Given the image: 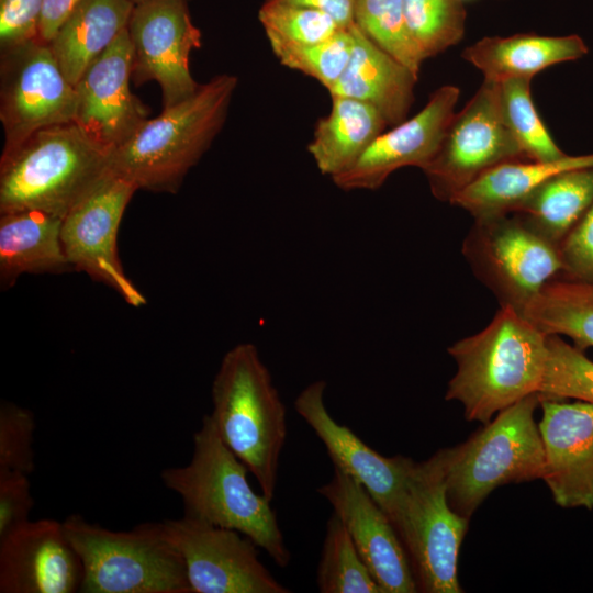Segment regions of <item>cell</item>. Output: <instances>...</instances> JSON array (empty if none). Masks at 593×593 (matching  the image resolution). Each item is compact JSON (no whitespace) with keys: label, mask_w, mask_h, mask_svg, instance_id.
Returning a JSON list of instances; mask_svg holds the SVG:
<instances>
[{"label":"cell","mask_w":593,"mask_h":593,"mask_svg":"<svg viewBox=\"0 0 593 593\" xmlns=\"http://www.w3.org/2000/svg\"><path fill=\"white\" fill-rule=\"evenodd\" d=\"M539 393L529 394L484 424L465 443L440 449L447 499L470 519L497 486L541 479L544 447L534 419Z\"/></svg>","instance_id":"6"},{"label":"cell","mask_w":593,"mask_h":593,"mask_svg":"<svg viewBox=\"0 0 593 593\" xmlns=\"http://www.w3.org/2000/svg\"><path fill=\"white\" fill-rule=\"evenodd\" d=\"M82 563V593H192L184 562L160 523L114 532L79 514L63 522Z\"/></svg>","instance_id":"7"},{"label":"cell","mask_w":593,"mask_h":593,"mask_svg":"<svg viewBox=\"0 0 593 593\" xmlns=\"http://www.w3.org/2000/svg\"><path fill=\"white\" fill-rule=\"evenodd\" d=\"M76 90L40 38L2 51L0 121L8 152L36 131L74 122Z\"/></svg>","instance_id":"11"},{"label":"cell","mask_w":593,"mask_h":593,"mask_svg":"<svg viewBox=\"0 0 593 593\" xmlns=\"http://www.w3.org/2000/svg\"><path fill=\"white\" fill-rule=\"evenodd\" d=\"M81 0H44L38 37L49 43L60 25Z\"/></svg>","instance_id":"40"},{"label":"cell","mask_w":593,"mask_h":593,"mask_svg":"<svg viewBox=\"0 0 593 593\" xmlns=\"http://www.w3.org/2000/svg\"><path fill=\"white\" fill-rule=\"evenodd\" d=\"M461 253L500 306L519 312L544 284L562 272L559 247L514 213L474 219Z\"/></svg>","instance_id":"8"},{"label":"cell","mask_w":593,"mask_h":593,"mask_svg":"<svg viewBox=\"0 0 593 593\" xmlns=\"http://www.w3.org/2000/svg\"><path fill=\"white\" fill-rule=\"evenodd\" d=\"M35 417L32 411L16 403H0V469L31 474L35 468L33 449Z\"/></svg>","instance_id":"36"},{"label":"cell","mask_w":593,"mask_h":593,"mask_svg":"<svg viewBox=\"0 0 593 593\" xmlns=\"http://www.w3.org/2000/svg\"><path fill=\"white\" fill-rule=\"evenodd\" d=\"M63 217L22 210L0 214V281L8 289L23 273L72 269L61 242Z\"/></svg>","instance_id":"23"},{"label":"cell","mask_w":593,"mask_h":593,"mask_svg":"<svg viewBox=\"0 0 593 593\" xmlns=\"http://www.w3.org/2000/svg\"><path fill=\"white\" fill-rule=\"evenodd\" d=\"M138 189L109 170L63 217L61 242L72 269L100 281L132 306L146 304L127 278L118 253L124 211Z\"/></svg>","instance_id":"12"},{"label":"cell","mask_w":593,"mask_h":593,"mask_svg":"<svg viewBox=\"0 0 593 593\" xmlns=\"http://www.w3.org/2000/svg\"><path fill=\"white\" fill-rule=\"evenodd\" d=\"M44 0H0V52L40 38Z\"/></svg>","instance_id":"37"},{"label":"cell","mask_w":593,"mask_h":593,"mask_svg":"<svg viewBox=\"0 0 593 593\" xmlns=\"http://www.w3.org/2000/svg\"><path fill=\"white\" fill-rule=\"evenodd\" d=\"M351 25L312 44L282 41H269V44L280 64L316 79L329 90L349 63L354 47Z\"/></svg>","instance_id":"32"},{"label":"cell","mask_w":593,"mask_h":593,"mask_svg":"<svg viewBox=\"0 0 593 593\" xmlns=\"http://www.w3.org/2000/svg\"><path fill=\"white\" fill-rule=\"evenodd\" d=\"M561 277L593 280V204L559 246Z\"/></svg>","instance_id":"39"},{"label":"cell","mask_w":593,"mask_h":593,"mask_svg":"<svg viewBox=\"0 0 593 593\" xmlns=\"http://www.w3.org/2000/svg\"><path fill=\"white\" fill-rule=\"evenodd\" d=\"M409 29L424 58L458 44L466 27L461 0H402Z\"/></svg>","instance_id":"33"},{"label":"cell","mask_w":593,"mask_h":593,"mask_svg":"<svg viewBox=\"0 0 593 593\" xmlns=\"http://www.w3.org/2000/svg\"><path fill=\"white\" fill-rule=\"evenodd\" d=\"M354 21L379 48L418 77L424 58L406 23L402 0H356Z\"/></svg>","instance_id":"30"},{"label":"cell","mask_w":593,"mask_h":593,"mask_svg":"<svg viewBox=\"0 0 593 593\" xmlns=\"http://www.w3.org/2000/svg\"><path fill=\"white\" fill-rule=\"evenodd\" d=\"M180 553L192 593H289L240 533L184 515L161 522Z\"/></svg>","instance_id":"13"},{"label":"cell","mask_w":593,"mask_h":593,"mask_svg":"<svg viewBox=\"0 0 593 593\" xmlns=\"http://www.w3.org/2000/svg\"><path fill=\"white\" fill-rule=\"evenodd\" d=\"M33 506L29 474L0 469V539L27 522Z\"/></svg>","instance_id":"38"},{"label":"cell","mask_w":593,"mask_h":593,"mask_svg":"<svg viewBox=\"0 0 593 593\" xmlns=\"http://www.w3.org/2000/svg\"><path fill=\"white\" fill-rule=\"evenodd\" d=\"M541 399H575L593 404V361L558 335L547 336Z\"/></svg>","instance_id":"34"},{"label":"cell","mask_w":593,"mask_h":593,"mask_svg":"<svg viewBox=\"0 0 593 593\" xmlns=\"http://www.w3.org/2000/svg\"><path fill=\"white\" fill-rule=\"evenodd\" d=\"M130 1H132L134 4H138V3L147 1V0H130Z\"/></svg>","instance_id":"42"},{"label":"cell","mask_w":593,"mask_h":593,"mask_svg":"<svg viewBox=\"0 0 593 593\" xmlns=\"http://www.w3.org/2000/svg\"><path fill=\"white\" fill-rule=\"evenodd\" d=\"M354 47L349 63L331 97H347L374 107L388 125L406 120L418 79L409 68L379 48L356 25H351Z\"/></svg>","instance_id":"21"},{"label":"cell","mask_w":593,"mask_h":593,"mask_svg":"<svg viewBox=\"0 0 593 593\" xmlns=\"http://www.w3.org/2000/svg\"><path fill=\"white\" fill-rule=\"evenodd\" d=\"M82 563L63 522L27 521L0 539L1 593H74Z\"/></svg>","instance_id":"20"},{"label":"cell","mask_w":593,"mask_h":593,"mask_svg":"<svg viewBox=\"0 0 593 593\" xmlns=\"http://www.w3.org/2000/svg\"><path fill=\"white\" fill-rule=\"evenodd\" d=\"M584 166H593V154L566 155L550 161H507L479 177L460 191L450 204L467 211L473 219L510 213L550 177Z\"/></svg>","instance_id":"25"},{"label":"cell","mask_w":593,"mask_h":593,"mask_svg":"<svg viewBox=\"0 0 593 593\" xmlns=\"http://www.w3.org/2000/svg\"><path fill=\"white\" fill-rule=\"evenodd\" d=\"M136 85L156 81L163 109L191 97L200 87L190 71V54L201 47L187 0H147L135 4L127 25Z\"/></svg>","instance_id":"14"},{"label":"cell","mask_w":593,"mask_h":593,"mask_svg":"<svg viewBox=\"0 0 593 593\" xmlns=\"http://www.w3.org/2000/svg\"><path fill=\"white\" fill-rule=\"evenodd\" d=\"M541 479L564 508L593 510V404L541 399Z\"/></svg>","instance_id":"19"},{"label":"cell","mask_w":593,"mask_h":593,"mask_svg":"<svg viewBox=\"0 0 593 593\" xmlns=\"http://www.w3.org/2000/svg\"><path fill=\"white\" fill-rule=\"evenodd\" d=\"M134 7L130 0H81L70 12L48 45L72 86L127 29Z\"/></svg>","instance_id":"24"},{"label":"cell","mask_w":593,"mask_h":593,"mask_svg":"<svg viewBox=\"0 0 593 593\" xmlns=\"http://www.w3.org/2000/svg\"><path fill=\"white\" fill-rule=\"evenodd\" d=\"M387 126L371 104L332 97L331 112L317 121L307 150L318 170L333 178L349 169Z\"/></svg>","instance_id":"26"},{"label":"cell","mask_w":593,"mask_h":593,"mask_svg":"<svg viewBox=\"0 0 593 593\" xmlns=\"http://www.w3.org/2000/svg\"><path fill=\"white\" fill-rule=\"evenodd\" d=\"M468 523V518L449 505L440 451L426 461L415 462L396 532L409 555L418 590L462 592L458 556Z\"/></svg>","instance_id":"9"},{"label":"cell","mask_w":593,"mask_h":593,"mask_svg":"<svg viewBox=\"0 0 593 593\" xmlns=\"http://www.w3.org/2000/svg\"><path fill=\"white\" fill-rule=\"evenodd\" d=\"M316 581L321 593H383L335 513L326 524Z\"/></svg>","instance_id":"29"},{"label":"cell","mask_w":593,"mask_h":593,"mask_svg":"<svg viewBox=\"0 0 593 593\" xmlns=\"http://www.w3.org/2000/svg\"><path fill=\"white\" fill-rule=\"evenodd\" d=\"M133 58L132 41L125 29L74 86V123L110 153L127 142L150 112L130 88Z\"/></svg>","instance_id":"16"},{"label":"cell","mask_w":593,"mask_h":593,"mask_svg":"<svg viewBox=\"0 0 593 593\" xmlns=\"http://www.w3.org/2000/svg\"><path fill=\"white\" fill-rule=\"evenodd\" d=\"M521 159L529 158L504 121L500 83L484 79L462 110L455 113L438 152L422 170L432 194L450 203L490 169Z\"/></svg>","instance_id":"10"},{"label":"cell","mask_w":593,"mask_h":593,"mask_svg":"<svg viewBox=\"0 0 593 593\" xmlns=\"http://www.w3.org/2000/svg\"><path fill=\"white\" fill-rule=\"evenodd\" d=\"M110 152L76 123L41 128L0 159V214L40 210L64 217L109 170Z\"/></svg>","instance_id":"5"},{"label":"cell","mask_w":593,"mask_h":593,"mask_svg":"<svg viewBox=\"0 0 593 593\" xmlns=\"http://www.w3.org/2000/svg\"><path fill=\"white\" fill-rule=\"evenodd\" d=\"M547 336L512 306H500L479 333L448 347L457 365L445 399L463 407L467 421L488 424L499 412L538 393Z\"/></svg>","instance_id":"1"},{"label":"cell","mask_w":593,"mask_h":593,"mask_svg":"<svg viewBox=\"0 0 593 593\" xmlns=\"http://www.w3.org/2000/svg\"><path fill=\"white\" fill-rule=\"evenodd\" d=\"M317 492L344 523L383 593L418 591L409 555L395 527L356 479L334 467L333 478Z\"/></svg>","instance_id":"18"},{"label":"cell","mask_w":593,"mask_h":593,"mask_svg":"<svg viewBox=\"0 0 593 593\" xmlns=\"http://www.w3.org/2000/svg\"><path fill=\"white\" fill-rule=\"evenodd\" d=\"M460 90L445 85L411 119L380 134L346 171L332 178L342 190H376L403 167L424 169L438 152L455 115Z\"/></svg>","instance_id":"17"},{"label":"cell","mask_w":593,"mask_h":593,"mask_svg":"<svg viewBox=\"0 0 593 593\" xmlns=\"http://www.w3.org/2000/svg\"><path fill=\"white\" fill-rule=\"evenodd\" d=\"M258 16L268 41L312 44L331 37L342 27L318 9L268 0Z\"/></svg>","instance_id":"35"},{"label":"cell","mask_w":593,"mask_h":593,"mask_svg":"<svg viewBox=\"0 0 593 593\" xmlns=\"http://www.w3.org/2000/svg\"><path fill=\"white\" fill-rule=\"evenodd\" d=\"M318 9L328 13L342 26L351 25L355 15L356 0H268Z\"/></svg>","instance_id":"41"},{"label":"cell","mask_w":593,"mask_h":593,"mask_svg":"<svg viewBox=\"0 0 593 593\" xmlns=\"http://www.w3.org/2000/svg\"><path fill=\"white\" fill-rule=\"evenodd\" d=\"M521 313L546 335L567 336L580 350L593 347V280L556 277Z\"/></svg>","instance_id":"28"},{"label":"cell","mask_w":593,"mask_h":593,"mask_svg":"<svg viewBox=\"0 0 593 593\" xmlns=\"http://www.w3.org/2000/svg\"><path fill=\"white\" fill-rule=\"evenodd\" d=\"M248 472L223 443L211 416L204 415L193 435L190 462L164 469L160 478L167 489L181 497L184 515L240 533L284 568L291 553L277 515L271 501L251 489Z\"/></svg>","instance_id":"2"},{"label":"cell","mask_w":593,"mask_h":593,"mask_svg":"<svg viewBox=\"0 0 593 593\" xmlns=\"http://www.w3.org/2000/svg\"><path fill=\"white\" fill-rule=\"evenodd\" d=\"M592 204L593 166H584L550 177L510 213L559 247Z\"/></svg>","instance_id":"27"},{"label":"cell","mask_w":593,"mask_h":593,"mask_svg":"<svg viewBox=\"0 0 593 593\" xmlns=\"http://www.w3.org/2000/svg\"><path fill=\"white\" fill-rule=\"evenodd\" d=\"M326 382L316 380L295 398L296 413L323 443L334 467L356 479L399 527L415 461L404 456L384 457L363 443L349 427L338 424L325 405Z\"/></svg>","instance_id":"15"},{"label":"cell","mask_w":593,"mask_h":593,"mask_svg":"<svg viewBox=\"0 0 593 593\" xmlns=\"http://www.w3.org/2000/svg\"><path fill=\"white\" fill-rule=\"evenodd\" d=\"M532 79H508L500 83V102L511 133L533 160L562 158V152L542 123L530 96Z\"/></svg>","instance_id":"31"},{"label":"cell","mask_w":593,"mask_h":593,"mask_svg":"<svg viewBox=\"0 0 593 593\" xmlns=\"http://www.w3.org/2000/svg\"><path fill=\"white\" fill-rule=\"evenodd\" d=\"M216 432L272 500L287 438V412L257 347L240 343L222 358L212 383Z\"/></svg>","instance_id":"4"},{"label":"cell","mask_w":593,"mask_h":593,"mask_svg":"<svg viewBox=\"0 0 593 593\" xmlns=\"http://www.w3.org/2000/svg\"><path fill=\"white\" fill-rule=\"evenodd\" d=\"M589 47L579 35L546 36L521 33L483 37L468 46L462 58L478 68L484 79H533L553 65L584 57Z\"/></svg>","instance_id":"22"},{"label":"cell","mask_w":593,"mask_h":593,"mask_svg":"<svg viewBox=\"0 0 593 593\" xmlns=\"http://www.w3.org/2000/svg\"><path fill=\"white\" fill-rule=\"evenodd\" d=\"M237 77H213L186 100L148 119L110 154V170L138 190L175 192L223 127Z\"/></svg>","instance_id":"3"}]
</instances>
